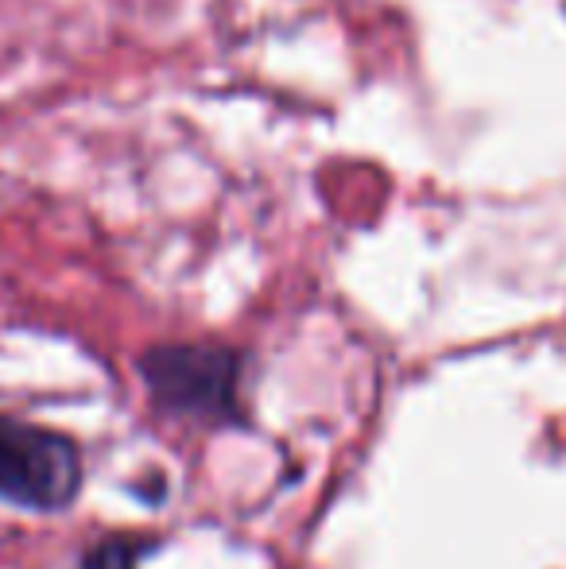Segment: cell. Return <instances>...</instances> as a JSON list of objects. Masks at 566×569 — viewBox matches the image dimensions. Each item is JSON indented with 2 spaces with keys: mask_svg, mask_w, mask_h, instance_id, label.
Listing matches in <instances>:
<instances>
[{
  "mask_svg": "<svg viewBox=\"0 0 566 569\" xmlns=\"http://www.w3.org/2000/svg\"><path fill=\"white\" fill-rule=\"evenodd\" d=\"M151 403L198 427H234L245 419V357L226 345H156L140 357Z\"/></svg>",
  "mask_w": 566,
  "mask_h": 569,
  "instance_id": "obj_1",
  "label": "cell"
},
{
  "mask_svg": "<svg viewBox=\"0 0 566 569\" xmlns=\"http://www.w3.org/2000/svg\"><path fill=\"white\" fill-rule=\"evenodd\" d=\"M82 488V453L59 430L0 415V500L31 511H62Z\"/></svg>",
  "mask_w": 566,
  "mask_h": 569,
  "instance_id": "obj_2",
  "label": "cell"
},
{
  "mask_svg": "<svg viewBox=\"0 0 566 569\" xmlns=\"http://www.w3.org/2000/svg\"><path fill=\"white\" fill-rule=\"evenodd\" d=\"M143 550H148V539H137V535H109V539L93 542L82 555L78 569H137Z\"/></svg>",
  "mask_w": 566,
  "mask_h": 569,
  "instance_id": "obj_3",
  "label": "cell"
}]
</instances>
